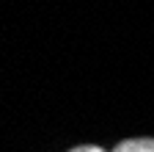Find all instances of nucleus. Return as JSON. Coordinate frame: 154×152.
I'll use <instances>...</instances> for the list:
<instances>
[{
	"label": "nucleus",
	"instance_id": "f03ea898",
	"mask_svg": "<svg viewBox=\"0 0 154 152\" xmlns=\"http://www.w3.org/2000/svg\"><path fill=\"white\" fill-rule=\"evenodd\" d=\"M69 152H110V149H105L99 144H80V147H72Z\"/></svg>",
	"mask_w": 154,
	"mask_h": 152
},
{
	"label": "nucleus",
	"instance_id": "f257e3e1",
	"mask_svg": "<svg viewBox=\"0 0 154 152\" xmlns=\"http://www.w3.org/2000/svg\"><path fill=\"white\" fill-rule=\"evenodd\" d=\"M110 152H154V136H132V138H121Z\"/></svg>",
	"mask_w": 154,
	"mask_h": 152
}]
</instances>
